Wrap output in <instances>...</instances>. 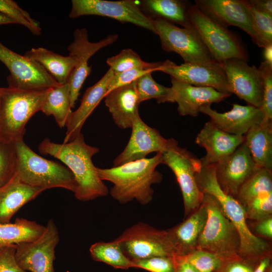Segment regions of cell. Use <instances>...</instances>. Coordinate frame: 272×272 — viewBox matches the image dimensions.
Wrapping results in <instances>:
<instances>
[{"label":"cell","instance_id":"7bdbcfd3","mask_svg":"<svg viewBox=\"0 0 272 272\" xmlns=\"http://www.w3.org/2000/svg\"><path fill=\"white\" fill-rule=\"evenodd\" d=\"M174 257L154 256L132 261L134 263V267L150 272H175Z\"/></svg>","mask_w":272,"mask_h":272},{"label":"cell","instance_id":"3957f363","mask_svg":"<svg viewBox=\"0 0 272 272\" xmlns=\"http://www.w3.org/2000/svg\"><path fill=\"white\" fill-rule=\"evenodd\" d=\"M195 178L200 191L216 199L224 214L238 231L240 239L239 255L253 260L272 255L269 241L253 234L249 228L243 207L236 198L221 188L216 177L215 164L201 163L200 168L195 174Z\"/></svg>","mask_w":272,"mask_h":272},{"label":"cell","instance_id":"6da1fadb","mask_svg":"<svg viewBox=\"0 0 272 272\" xmlns=\"http://www.w3.org/2000/svg\"><path fill=\"white\" fill-rule=\"evenodd\" d=\"M38 150L43 154L58 159L71 171L77 184L74 195L79 200L88 201L109 193L92 162V157L99 149L87 144L82 133L66 143H55L46 138Z\"/></svg>","mask_w":272,"mask_h":272},{"label":"cell","instance_id":"f546056e","mask_svg":"<svg viewBox=\"0 0 272 272\" xmlns=\"http://www.w3.org/2000/svg\"><path fill=\"white\" fill-rule=\"evenodd\" d=\"M45 226L25 218H16L13 223L0 224V249L33 241L43 233Z\"/></svg>","mask_w":272,"mask_h":272},{"label":"cell","instance_id":"9c48e42d","mask_svg":"<svg viewBox=\"0 0 272 272\" xmlns=\"http://www.w3.org/2000/svg\"><path fill=\"white\" fill-rule=\"evenodd\" d=\"M115 239L131 261L154 256H175L166 230H158L145 223L131 226Z\"/></svg>","mask_w":272,"mask_h":272},{"label":"cell","instance_id":"ac0fdd59","mask_svg":"<svg viewBox=\"0 0 272 272\" xmlns=\"http://www.w3.org/2000/svg\"><path fill=\"white\" fill-rule=\"evenodd\" d=\"M129 141L123 151L114 160L113 166L146 158L153 152L162 153L168 139L156 128L148 125L138 114L134 118Z\"/></svg>","mask_w":272,"mask_h":272},{"label":"cell","instance_id":"c3c4849f","mask_svg":"<svg viewBox=\"0 0 272 272\" xmlns=\"http://www.w3.org/2000/svg\"><path fill=\"white\" fill-rule=\"evenodd\" d=\"M248 2L256 10L272 15L271 0H249Z\"/></svg>","mask_w":272,"mask_h":272},{"label":"cell","instance_id":"bcb514c9","mask_svg":"<svg viewBox=\"0 0 272 272\" xmlns=\"http://www.w3.org/2000/svg\"><path fill=\"white\" fill-rule=\"evenodd\" d=\"M249 228L256 237L270 241L272 239V216L253 221Z\"/></svg>","mask_w":272,"mask_h":272},{"label":"cell","instance_id":"8992f818","mask_svg":"<svg viewBox=\"0 0 272 272\" xmlns=\"http://www.w3.org/2000/svg\"><path fill=\"white\" fill-rule=\"evenodd\" d=\"M208 217L197 244V248L214 253L223 260L239 255L240 239L233 223L225 216L213 196L203 194Z\"/></svg>","mask_w":272,"mask_h":272},{"label":"cell","instance_id":"7402d4cb","mask_svg":"<svg viewBox=\"0 0 272 272\" xmlns=\"http://www.w3.org/2000/svg\"><path fill=\"white\" fill-rule=\"evenodd\" d=\"M244 140V135L226 132L209 121L197 134L195 142L206 151V155L200 159L201 163L210 165L216 164L232 154Z\"/></svg>","mask_w":272,"mask_h":272},{"label":"cell","instance_id":"b9f144b4","mask_svg":"<svg viewBox=\"0 0 272 272\" xmlns=\"http://www.w3.org/2000/svg\"><path fill=\"white\" fill-rule=\"evenodd\" d=\"M262 79V109L265 118L272 120V64L263 61L258 67Z\"/></svg>","mask_w":272,"mask_h":272},{"label":"cell","instance_id":"f6af8a7d","mask_svg":"<svg viewBox=\"0 0 272 272\" xmlns=\"http://www.w3.org/2000/svg\"><path fill=\"white\" fill-rule=\"evenodd\" d=\"M15 253V246H9L0 249V272H28L19 266Z\"/></svg>","mask_w":272,"mask_h":272},{"label":"cell","instance_id":"44dd1931","mask_svg":"<svg viewBox=\"0 0 272 272\" xmlns=\"http://www.w3.org/2000/svg\"><path fill=\"white\" fill-rule=\"evenodd\" d=\"M171 88L177 110L181 116H198L201 108L213 103H219L231 94L220 92L208 87L190 85L171 77Z\"/></svg>","mask_w":272,"mask_h":272},{"label":"cell","instance_id":"d6986e66","mask_svg":"<svg viewBox=\"0 0 272 272\" xmlns=\"http://www.w3.org/2000/svg\"><path fill=\"white\" fill-rule=\"evenodd\" d=\"M194 4L210 18L227 28L234 26L247 33L255 43L251 17L246 0H195Z\"/></svg>","mask_w":272,"mask_h":272},{"label":"cell","instance_id":"7c38bea8","mask_svg":"<svg viewBox=\"0 0 272 272\" xmlns=\"http://www.w3.org/2000/svg\"><path fill=\"white\" fill-rule=\"evenodd\" d=\"M59 242L57 228L52 219L37 239L15 246V256L19 266L28 272H55L53 262L55 247Z\"/></svg>","mask_w":272,"mask_h":272},{"label":"cell","instance_id":"d590c367","mask_svg":"<svg viewBox=\"0 0 272 272\" xmlns=\"http://www.w3.org/2000/svg\"><path fill=\"white\" fill-rule=\"evenodd\" d=\"M250 13L253 29L255 35V43L264 48L272 44V15L255 9L246 0Z\"/></svg>","mask_w":272,"mask_h":272},{"label":"cell","instance_id":"ba28073f","mask_svg":"<svg viewBox=\"0 0 272 272\" xmlns=\"http://www.w3.org/2000/svg\"><path fill=\"white\" fill-rule=\"evenodd\" d=\"M161 153L163 164L175 175L183 196L185 216H188L199 207L203 197L195 178V174L201 166L200 160L180 147L174 139H168Z\"/></svg>","mask_w":272,"mask_h":272},{"label":"cell","instance_id":"f907efd6","mask_svg":"<svg viewBox=\"0 0 272 272\" xmlns=\"http://www.w3.org/2000/svg\"><path fill=\"white\" fill-rule=\"evenodd\" d=\"M9 24H15V23L11 19L0 13V25Z\"/></svg>","mask_w":272,"mask_h":272},{"label":"cell","instance_id":"8fae6325","mask_svg":"<svg viewBox=\"0 0 272 272\" xmlns=\"http://www.w3.org/2000/svg\"><path fill=\"white\" fill-rule=\"evenodd\" d=\"M69 15L71 19L87 15L106 17L131 23L156 34L154 20L144 14L136 1L72 0Z\"/></svg>","mask_w":272,"mask_h":272},{"label":"cell","instance_id":"1f68e13d","mask_svg":"<svg viewBox=\"0 0 272 272\" xmlns=\"http://www.w3.org/2000/svg\"><path fill=\"white\" fill-rule=\"evenodd\" d=\"M89 251L95 261L104 262L115 268L127 269L134 267V263L123 253L116 239L111 242L95 243L90 246Z\"/></svg>","mask_w":272,"mask_h":272},{"label":"cell","instance_id":"ffe728a7","mask_svg":"<svg viewBox=\"0 0 272 272\" xmlns=\"http://www.w3.org/2000/svg\"><path fill=\"white\" fill-rule=\"evenodd\" d=\"M211 106L202 107L200 112L209 116L217 127L232 134L244 135L252 126L265 119L261 108L250 105L234 103L231 110L223 113L213 109Z\"/></svg>","mask_w":272,"mask_h":272},{"label":"cell","instance_id":"d4e9b609","mask_svg":"<svg viewBox=\"0 0 272 272\" xmlns=\"http://www.w3.org/2000/svg\"><path fill=\"white\" fill-rule=\"evenodd\" d=\"M105 105L115 124L120 128H131L139 114V101L135 81L115 88L104 97Z\"/></svg>","mask_w":272,"mask_h":272},{"label":"cell","instance_id":"836d02e7","mask_svg":"<svg viewBox=\"0 0 272 272\" xmlns=\"http://www.w3.org/2000/svg\"><path fill=\"white\" fill-rule=\"evenodd\" d=\"M147 73L135 81L139 100L142 102L155 99L159 104L174 103V96L171 87L162 86L156 82L152 76Z\"/></svg>","mask_w":272,"mask_h":272},{"label":"cell","instance_id":"5bb4252c","mask_svg":"<svg viewBox=\"0 0 272 272\" xmlns=\"http://www.w3.org/2000/svg\"><path fill=\"white\" fill-rule=\"evenodd\" d=\"M73 36V41L67 47L69 55L76 61L75 67L68 81L71 108L75 107L81 89L91 72L92 67L88 63L89 59L101 49L116 42L118 38L116 34H110L97 42H92L85 28L75 30Z\"/></svg>","mask_w":272,"mask_h":272},{"label":"cell","instance_id":"30bf717a","mask_svg":"<svg viewBox=\"0 0 272 272\" xmlns=\"http://www.w3.org/2000/svg\"><path fill=\"white\" fill-rule=\"evenodd\" d=\"M154 24L156 34L159 36L164 51L177 53L185 63L211 64L217 62L192 28H181L162 20H154Z\"/></svg>","mask_w":272,"mask_h":272},{"label":"cell","instance_id":"ee69618b","mask_svg":"<svg viewBox=\"0 0 272 272\" xmlns=\"http://www.w3.org/2000/svg\"><path fill=\"white\" fill-rule=\"evenodd\" d=\"M155 71L156 70L152 69L138 67L118 73H114L108 85L107 93L115 88L130 84L147 73Z\"/></svg>","mask_w":272,"mask_h":272},{"label":"cell","instance_id":"5b68a950","mask_svg":"<svg viewBox=\"0 0 272 272\" xmlns=\"http://www.w3.org/2000/svg\"><path fill=\"white\" fill-rule=\"evenodd\" d=\"M14 143L17 156L16 174L22 182L45 190L62 188L75 192L77 182L67 167L40 156L23 140Z\"/></svg>","mask_w":272,"mask_h":272},{"label":"cell","instance_id":"4dcf8cb0","mask_svg":"<svg viewBox=\"0 0 272 272\" xmlns=\"http://www.w3.org/2000/svg\"><path fill=\"white\" fill-rule=\"evenodd\" d=\"M71 109L68 82L48 89L41 111L46 116H53L60 128L66 125Z\"/></svg>","mask_w":272,"mask_h":272},{"label":"cell","instance_id":"ab89813d","mask_svg":"<svg viewBox=\"0 0 272 272\" xmlns=\"http://www.w3.org/2000/svg\"><path fill=\"white\" fill-rule=\"evenodd\" d=\"M184 256L197 272H214L219 268L223 261L214 253L198 249Z\"/></svg>","mask_w":272,"mask_h":272},{"label":"cell","instance_id":"4316f807","mask_svg":"<svg viewBox=\"0 0 272 272\" xmlns=\"http://www.w3.org/2000/svg\"><path fill=\"white\" fill-rule=\"evenodd\" d=\"M243 143L248 149L258 168L272 170V120L264 119L252 126L244 135Z\"/></svg>","mask_w":272,"mask_h":272},{"label":"cell","instance_id":"484cf974","mask_svg":"<svg viewBox=\"0 0 272 272\" xmlns=\"http://www.w3.org/2000/svg\"><path fill=\"white\" fill-rule=\"evenodd\" d=\"M44 190L42 188L25 183L15 173L9 181L0 187V224L10 223L21 207Z\"/></svg>","mask_w":272,"mask_h":272},{"label":"cell","instance_id":"603a6c76","mask_svg":"<svg viewBox=\"0 0 272 272\" xmlns=\"http://www.w3.org/2000/svg\"><path fill=\"white\" fill-rule=\"evenodd\" d=\"M207 217L206 206L202 202L183 222L166 230L175 256H186L196 249L197 240Z\"/></svg>","mask_w":272,"mask_h":272},{"label":"cell","instance_id":"4fadbf2b","mask_svg":"<svg viewBox=\"0 0 272 272\" xmlns=\"http://www.w3.org/2000/svg\"><path fill=\"white\" fill-rule=\"evenodd\" d=\"M0 61L8 68V87L25 90H44L58 84L37 62L20 55L0 42Z\"/></svg>","mask_w":272,"mask_h":272},{"label":"cell","instance_id":"f35d334b","mask_svg":"<svg viewBox=\"0 0 272 272\" xmlns=\"http://www.w3.org/2000/svg\"><path fill=\"white\" fill-rule=\"evenodd\" d=\"M17 156L14 143L0 140V187L16 172Z\"/></svg>","mask_w":272,"mask_h":272},{"label":"cell","instance_id":"7dc6e473","mask_svg":"<svg viewBox=\"0 0 272 272\" xmlns=\"http://www.w3.org/2000/svg\"><path fill=\"white\" fill-rule=\"evenodd\" d=\"M175 272H197L187 261L185 256H174Z\"/></svg>","mask_w":272,"mask_h":272},{"label":"cell","instance_id":"e575fe53","mask_svg":"<svg viewBox=\"0 0 272 272\" xmlns=\"http://www.w3.org/2000/svg\"><path fill=\"white\" fill-rule=\"evenodd\" d=\"M106 63L114 73H118L138 67L152 69L158 71L161 62L145 61L133 49L126 48L122 50L117 54L108 58Z\"/></svg>","mask_w":272,"mask_h":272},{"label":"cell","instance_id":"816d5d0a","mask_svg":"<svg viewBox=\"0 0 272 272\" xmlns=\"http://www.w3.org/2000/svg\"><path fill=\"white\" fill-rule=\"evenodd\" d=\"M265 272H272V264L268 267Z\"/></svg>","mask_w":272,"mask_h":272},{"label":"cell","instance_id":"60d3db41","mask_svg":"<svg viewBox=\"0 0 272 272\" xmlns=\"http://www.w3.org/2000/svg\"><path fill=\"white\" fill-rule=\"evenodd\" d=\"M246 219L259 220L272 216V192L257 196L243 207Z\"/></svg>","mask_w":272,"mask_h":272},{"label":"cell","instance_id":"2e32d148","mask_svg":"<svg viewBox=\"0 0 272 272\" xmlns=\"http://www.w3.org/2000/svg\"><path fill=\"white\" fill-rule=\"evenodd\" d=\"M231 94L246 101L248 105L261 108L263 82L258 68L247 61L233 58L222 63Z\"/></svg>","mask_w":272,"mask_h":272},{"label":"cell","instance_id":"8d00e7d4","mask_svg":"<svg viewBox=\"0 0 272 272\" xmlns=\"http://www.w3.org/2000/svg\"><path fill=\"white\" fill-rule=\"evenodd\" d=\"M271 265V255L257 260L248 259L239 255L223 260L214 272H265Z\"/></svg>","mask_w":272,"mask_h":272},{"label":"cell","instance_id":"9a60e30c","mask_svg":"<svg viewBox=\"0 0 272 272\" xmlns=\"http://www.w3.org/2000/svg\"><path fill=\"white\" fill-rule=\"evenodd\" d=\"M158 71L191 85L208 87L232 94L222 63L199 64L184 62L177 64L170 60L161 62Z\"/></svg>","mask_w":272,"mask_h":272},{"label":"cell","instance_id":"681fc988","mask_svg":"<svg viewBox=\"0 0 272 272\" xmlns=\"http://www.w3.org/2000/svg\"><path fill=\"white\" fill-rule=\"evenodd\" d=\"M263 57L264 61L272 64V44H269L264 47Z\"/></svg>","mask_w":272,"mask_h":272},{"label":"cell","instance_id":"7a4b0ae2","mask_svg":"<svg viewBox=\"0 0 272 272\" xmlns=\"http://www.w3.org/2000/svg\"><path fill=\"white\" fill-rule=\"evenodd\" d=\"M163 164L162 153L152 158H144L110 168H97L99 177L113 185L110 190L111 197L120 203L136 200L143 205L150 202L154 194L153 184L160 182L162 175L156 170Z\"/></svg>","mask_w":272,"mask_h":272},{"label":"cell","instance_id":"d6a6232c","mask_svg":"<svg viewBox=\"0 0 272 272\" xmlns=\"http://www.w3.org/2000/svg\"><path fill=\"white\" fill-rule=\"evenodd\" d=\"M272 192L271 170L258 168L241 186L235 197L243 207L253 198Z\"/></svg>","mask_w":272,"mask_h":272},{"label":"cell","instance_id":"83f0119b","mask_svg":"<svg viewBox=\"0 0 272 272\" xmlns=\"http://www.w3.org/2000/svg\"><path fill=\"white\" fill-rule=\"evenodd\" d=\"M190 3L182 0H142L139 7L153 20H162L190 28L188 9Z\"/></svg>","mask_w":272,"mask_h":272},{"label":"cell","instance_id":"e0dca14e","mask_svg":"<svg viewBox=\"0 0 272 272\" xmlns=\"http://www.w3.org/2000/svg\"><path fill=\"white\" fill-rule=\"evenodd\" d=\"M215 166L216 177L221 188L235 198L241 186L258 168L244 143Z\"/></svg>","mask_w":272,"mask_h":272},{"label":"cell","instance_id":"74e56055","mask_svg":"<svg viewBox=\"0 0 272 272\" xmlns=\"http://www.w3.org/2000/svg\"><path fill=\"white\" fill-rule=\"evenodd\" d=\"M0 13L13 20L15 24L24 26L33 35L41 34L39 23L20 8L16 2L12 0H0Z\"/></svg>","mask_w":272,"mask_h":272},{"label":"cell","instance_id":"52a82bcc","mask_svg":"<svg viewBox=\"0 0 272 272\" xmlns=\"http://www.w3.org/2000/svg\"><path fill=\"white\" fill-rule=\"evenodd\" d=\"M187 14L190 28L216 61L222 63L233 58L248 60L245 46L234 32L210 18L195 4L189 5Z\"/></svg>","mask_w":272,"mask_h":272},{"label":"cell","instance_id":"277c9868","mask_svg":"<svg viewBox=\"0 0 272 272\" xmlns=\"http://www.w3.org/2000/svg\"><path fill=\"white\" fill-rule=\"evenodd\" d=\"M48 89L1 88L0 140L13 143L23 140L26 125L35 113L41 111Z\"/></svg>","mask_w":272,"mask_h":272},{"label":"cell","instance_id":"f5cc1de1","mask_svg":"<svg viewBox=\"0 0 272 272\" xmlns=\"http://www.w3.org/2000/svg\"><path fill=\"white\" fill-rule=\"evenodd\" d=\"M0 89H1V87H0Z\"/></svg>","mask_w":272,"mask_h":272},{"label":"cell","instance_id":"cb8c5ba5","mask_svg":"<svg viewBox=\"0 0 272 272\" xmlns=\"http://www.w3.org/2000/svg\"><path fill=\"white\" fill-rule=\"evenodd\" d=\"M113 74L112 70L109 69L100 80L86 89L79 107L72 112L68 118L63 143L73 141L81 133L85 121L106 95Z\"/></svg>","mask_w":272,"mask_h":272},{"label":"cell","instance_id":"f1b7e54d","mask_svg":"<svg viewBox=\"0 0 272 272\" xmlns=\"http://www.w3.org/2000/svg\"><path fill=\"white\" fill-rule=\"evenodd\" d=\"M24 55L39 63L59 85L68 82L76 65L71 56H63L43 47L32 48Z\"/></svg>","mask_w":272,"mask_h":272}]
</instances>
